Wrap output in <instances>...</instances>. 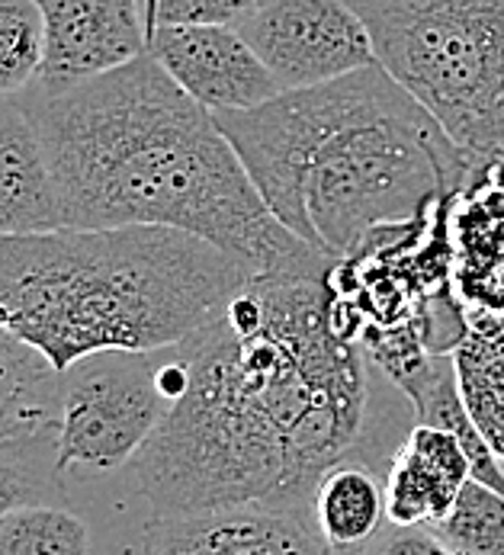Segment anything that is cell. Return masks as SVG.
<instances>
[{"label": "cell", "mask_w": 504, "mask_h": 555, "mask_svg": "<svg viewBox=\"0 0 504 555\" xmlns=\"http://www.w3.org/2000/svg\"><path fill=\"white\" fill-rule=\"evenodd\" d=\"M399 389L412 401L415 424L440 427V430L453 434L473 463V478L504 494V466L489 450V443L482 440L479 427L473 424V417L463 404L460 386H456V370H453V353L427 357L409 379L399 383Z\"/></svg>", "instance_id": "cell-15"}, {"label": "cell", "mask_w": 504, "mask_h": 555, "mask_svg": "<svg viewBox=\"0 0 504 555\" xmlns=\"http://www.w3.org/2000/svg\"><path fill=\"white\" fill-rule=\"evenodd\" d=\"M328 273H257L183 340V392L126 469L158 517L235 504L312 517L335 463H392L412 401L337 321Z\"/></svg>", "instance_id": "cell-1"}, {"label": "cell", "mask_w": 504, "mask_h": 555, "mask_svg": "<svg viewBox=\"0 0 504 555\" xmlns=\"http://www.w3.org/2000/svg\"><path fill=\"white\" fill-rule=\"evenodd\" d=\"M59 421L0 437V520L29 507H65Z\"/></svg>", "instance_id": "cell-17"}, {"label": "cell", "mask_w": 504, "mask_h": 555, "mask_svg": "<svg viewBox=\"0 0 504 555\" xmlns=\"http://www.w3.org/2000/svg\"><path fill=\"white\" fill-rule=\"evenodd\" d=\"M142 555H332L302 511L235 504L152 517Z\"/></svg>", "instance_id": "cell-10"}, {"label": "cell", "mask_w": 504, "mask_h": 555, "mask_svg": "<svg viewBox=\"0 0 504 555\" xmlns=\"http://www.w3.org/2000/svg\"><path fill=\"white\" fill-rule=\"evenodd\" d=\"M254 276L229 250L158 225L0 235V331L65 376L103 350L190 340Z\"/></svg>", "instance_id": "cell-4"}, {"label": "cell", "mask_w": 504, "mask_h": 555, "mask_svg": "<svg viewBox=\"0 0 504 555\" xmlns=\"http://www.w3.org/2000/svg\"><path fill=\"white\" fill-rule=\"evenodd\" d=\"M453 293L466 321L504 324V160H482L450 203Z\"/></svg>", "instance_id": "cell-11"}, {"label": "cell", "mask_w": 504, "mask_h": 555, "mask_svg": "<svg viewBox=\"0 0 504 555\" xmlns=\"http://www.w3.org/2000/svg\"><path fill=\"white\" fill-rule=\"evenodd\" d=\"M473 463L463 443L427 424H412L386 469V514L392 527H427L450 514Z\"/></svg>", "instance_id": "cell-12"}, {"label": "cell", "mask_w": 504, "mask_h": 555, "mask_svg": "<svg viewBox=\"0 0 504 555\" xmlns=\"http://www.w3.org/2000/svg\"><path fill=\"white\" fill-rule=\"evenodd\" d=\"M427 533L453 555H504V494L469 478L447 517Z\"/></svg>", "instance_id": "cell-19"}, {"label": "cell", "mask_w": 504, "mask_h": 555, "mask_svg": "<svg viewBox=\"0 0 504 555\" xmlns=\"http://www.w3.org/2000/svg\"><path fill=\"white\" fill-rule=\"evenodd\" d=\"M238 33L283 93L379 65L373 36L347 0H263Z\"/></svg>", "instance_id": "cell-7"}, {"label": "cell", "mask_w": 504, "mask_h": 555, "mask_svg": "<svg viewBox=\"0 0 504 555\" xmlns=\"http://www.w3.org/2000/svg\"><path fill=\"white\" fill-rule=\"evenodd\" d=\"M20 103L46 145L65 229H177L254 273L335 267L267 209L216 116L152 55L59 96L26 90Z\"/></svg>", "instance_id": "cell-2"}, {"label": "cell", "mask_w": 504, "mask_h": 555, "mask_svg": "<svg viewBox=\"0 0 504 555\" xmlns=\"http://www.w3.org/2000/svg\"><path fill=\"white\" fill-rule=\"evenodd\" d=\"M148 55L209 113L254 109L283 93L235 26H158Z\"/></svg>", "instance_id": "cell-9"}, {"label": "cell", "mask_w": 504, "mask_h": 555, "mask_svg": "<svg viewBox=\"0 0 504 555\" xmlns=\"http://www.w3.org/2000/svg\"><path fill=\"white\" fill-rule=\"evenodd\" d=\"M263 0H158V26H242Z\"/></svg>", "instance_id": "cell-22"}, {"label": "cell", "mask_w": 504, "mask_h": 555, "mask_svg": "<svg viewBox=\"0 0 504 555\" xmlns=\"http://www.w3.org/2000/svg\"><path fill=\"white\" fill-rule=\"evenodd\" d=\"M46 23L36 0H0V100L26 93L42 68Z\"/></svg>", "instance_id": "cell-21"}, {"label": "cell", "mask_w": 504, "mask_h": 555, "mask_svg": "<svg viewBox=\"0 0 504 555\" xmlns=\"http://www.w3.org/2000/svg\"><path fill=\"white\" fill-rule=\"evenodd\" d=\"M93 533L68 507H29L0 520V555H90Z\"/></svg>", "instance_id": "cell-20"}, {"label": "cell", "mask_w": 504, "mask_h": 555, "mask_svg": "<svg viewBox=\"0 0 504 555\" xmlns=\"http://www.w3.org/2000/svg\"><path fill=\"white\" fill-rule=\"evenodd\" d=\"M386 463L353 453L319 478L312 494V524L332 555H353L386 527Z\"/></svg>", "instance_id": "cell-14"}, {"label": "cell", "mask_w": 504, "mask_h": 555, "mask_svg": "<svg viewBox=\"0 0 504 555\" xmlns=\"http://www.w3.org/2000/svg\"><path fill=\"white\" fill-rule=\"evenodd\" d=\"M453 370L463 404L489 450L504 466V324L466 321L453 350Z\"/></svg>", "instance_id": "cell-16"}, {"label": "cell", "mask_w": 504, "mask_h": 555, "mask_svg": "<svg viewBox=\"0 0 504 555\" xmlns=\"http://www.w3.org/2000/svg\"><path fill=\"white\" fill-rule=\"evenodd\" d=\"M212 116L267 209L332 260L453 199L482 164L383 65Z\"/></svg>", "instance_id": "cell-3"}, {"label": "cell", "mask_w": 504, "mask_h": 555, "mask_svg": "<svg viewBox=\"0 0 504 555\" xmlns=\"http://www.w3.org/2000/svg\"><path fill=\"white\" fill-rule=\"evenodd\" d=\"M379 65L473 158L504 160V0H347Z\"/></svg>", "instance_id": "cell-5"}, {"label": "cell", "mask_w": 504, "mask_h": 555, "mask_svg": "<svg viewBox=\"0 0 504 555\" xmlns=\"http://www.w3.org/2000/svg\"><path fill=\"white\" fill-rule=\"evenodd\" d=\"M155 10H158V0H145V20H148V39L155 36Z\"/></svg>", "instance_id": "cell-23"}, {"label": "cell", "mask_w": 504, "mask_h": 555, "mask_svg": "<svg viewBox=\"0 0 504 555\" xmlns=\"http://www.w3.org/2000/svg\"><path fill=\"white\" fill-rule=\"evenodd\" d=\"M46 55L29 93L59 96L148 55L145 0H36Z\"/></svg>", "instance_id": "cell-8"}, {"label": "cell", "mask_w": 504, "mask_h": 555, "mask_svg": "<svg viewBox=\"0 0 504 555\" xmlns=\"http://www.w3.org/2000/svg\"><path fill=\"white\" fill-rule=\"evenodd\" d=\"M65 229L46 145L20 103L0 100V235H46Z\"/></svg>", "instance_id": "cell-13"}, {"label": "cell", "mask_w": 504, "mask_h": 555, "mask_svg": "<svg viewBox=\"0 0 504 555\" xmlns=\"http://www.w3.org/2000/svg\"><path fill=\"white\" fill-rule=\"evenodd\" d=\"M165 350H103L62 376L59 466L62 473H119L152 440L170 408Z\"/></svg>", "instance_id": "cell-6"}, {"label": "cell", "mask_w": 504, "mask_h": 555, "mask_svg": "<svg viewBox=\"0 0 504 555\" xmlns=\"http://www.w3.org/2000/svg\"><path fill=\"white\" fill-rule=\"evenodd\" d=\"M59 389L46 357L0 331V437L59 421Z\"/></svg>", "instance_id": "cell-18"}]
</instances>
